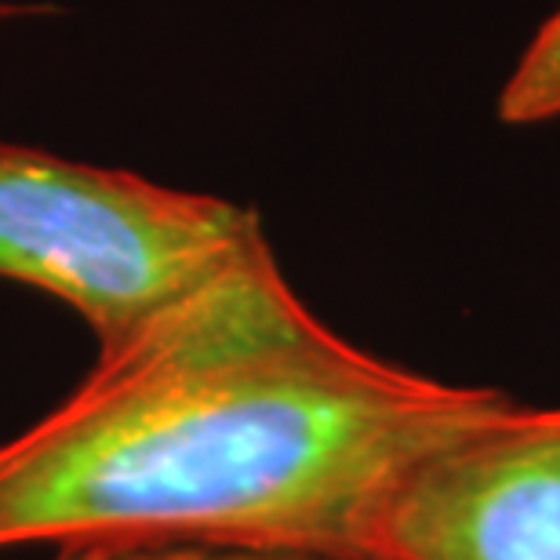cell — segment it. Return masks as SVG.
Segmentation results:
<instances>
[{
    "label": "cell",
    "mask_w": 560,
    "mask_h": 560,
    "mask_svg": "<svg viewBox=\"0 0 560 560\" xmlns=\"http://www.w3.org/2000/svg\"><path fill=\"white\" fill-rule=\"evenodd\" d=\"M55 560H284V557L205 550V546H62Z\"/></svg>",
    "instance_id": "cell-5"
},
{
    "label": "cell",
    "mask_w": 560,
    "mask_h": 560,
    "mask_svg": "<svg viewBox=\"0 0 560 560\" xmlns=\"http://www.w3.org/2000/svg\"><path fill=\"white\" fill-rule=\"evenodd\" d=\"M506 400L357 350L302 306L262 237L0 444V550L378 560L408 469Z\"/></svg>",
    "instance_id": "cell-1"
},
{
    "label": "cell",
    "mask_w": 560,
    "mask_h": 560,
    "mask_svg": "<svg viewBox=\"0 0 560 560\" xmlns=\"http://www.w3.org/2000/svg\"><path fill=\"white\" fill-rule=\"evenodd\" d=\"M378 560H560V408L499 405L405 474Z\"/></svg>",
    "instance_id": "cell-3"
},
{
    "label": "cell",
    "mask_w": 560,
    "mask_h": 560,
    "mask_svg": "<svg viewBox=\"0 0 560 560\" xmlns=\"http://www.w3.org/2000/svg\"><path fill=\"white\" fill-rule=\"evenodd\" d=\"M266 237L252 208L0 142V277L131 339Z\"/></svg>",
    "instance_id": "cell-2"
},
{
    "label": "cell",
    "mask_w": 560,
    "mask_h": 560,
    "mask_svg": "<svg viewBox=\"0 0 560 560\" xmlns=\"http://www.w3.org/2000/svg\"><path fill=\"white\" fill-rule=\"evenodd\" d=\"M22 15H51V4H0V19H22Z\"/></svg>",
    "instance_id": "cell-6"
},
{
    "label": "cell",
    "mask_w": 560,
    "mask_h": 560,
    "mask_svg": "<svg viewBox=\"0 0 560 560\" xmlns=\"http://www.w3.org/2000/svg\"><path fill=\"white\" fill-rule=\"evenodd\" d=\"M560 117V8L524 48L499 95L502 125H542Z\"/></svg>",
    "instance_id": "cell-4"
}]
</instances>
